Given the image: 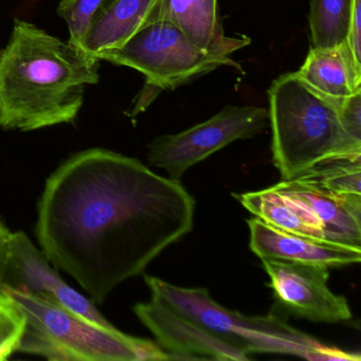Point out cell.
<instances>
[{"mask_svg":"<svg viewBox=\"0 0 361 361\" xmlns=\"http://www.w3.org/2000/svg\"><path fill=\"white\" fill-rule=\"evenodd\" d=\"M194 213L195 200L180 181L135 158L90 149L48 178L35 230L50 263L101 304L191 232Z\"/></svg>","mask_w":361,"mask_h":361,"instance_id":"cell-1","label":"cell"},{"mask_svg":"<svg viewBox=\"0 0 361 361\" xmlns=\"http://www.w3.org/2000/svg\"><path fill=\"white\" fill-rule=\"evenodd\" d=\"M100 60L35 25L14 20L0 50V128L31 132L71 123L86 87L99 82Z\"/></svg>","mask_w":361,"mask_h":361,"instance_id":"cell-2","label":"cell"},{"mask_svg":"<svg viewBox=\"0 0 361 361\" xmlns=\"http://www.w3.org/2000/svg\"><path fill=\"white\" fill-rule=\"evenodd\" d=\"M272 160L283 180L298 178L327 161L361 157V141L342 126V98L321 94L297 73L272 82L269 90Z\"/></svg>","mask_w":361,"mask_h":361,"instance_id":"cell-3","label":"cell"},{"mask_svg":"<svg viewBox=\"0 0 361 361\" xmlns=\"http://www.w3.org/2000/svg\"><path fill=\"white\" fill-rule=\"evenodd\" d=\"M27 319L18 352L63 361L169 360L155 342L88 320L64 306L24 289L3 287Z\"/></svg>","mask_w":361,"mask_h":361,"instance_id":"cell-4","label":"cell"},{"mask_svg":"<svg viewBox=\"0 0 361 361\" xmlns=\"http://www.w3.org/2000/svg\"><path fill=\"white\" fill-rule=\"evenodd\" d=\"M152 297L246 354H285L318 360L323 343L274 314L248 317L211 298L207 288H185L145 276Z\"/></svg>","mask_w":361,"mask_h":361,"instance_id":"cell-5","label":"cell"},{"mask_svg":"<svg viewBox=\"0 0 361 361\" xmlns=\"http://www.w3.org/2000/svg\"><path fill=\"white\" fill-rule=\"evenodd\" d=\"M97 59L139 71L147 78V86L159 90H175L219 67L240 71L230 56L204 51L166 22L145 25L123 46L101 52Z\"/></svg>","mask_w":361,"mask_h":361,"instance_id":"cell-6","label":"cell"},{"mask_svg":"<svg viewBox=\"0 0 361 361\" xmlns=\"http://www.w3.org/2000/svg\"><path fill=\"white\" fill-rule=\"evenodd\" d=\"M269 122L267 109L226 106L202 123L175 135L154 139L149 145V164L180 181L189 169L230 143L263 132Z\"/></svg>","mask_w":361,"mask_h":361,"instance_id":"cell-7","label":"cell"},{"mask_svg":"<svg viewBox=\"0 0 361 361\" xmlns=\"http://www.w3.org/2000/svg\"><path fill=\"white\" fill-rule=\"evenodd\" d=\"M262 263L276 301L285 312L312 322L338 323L352 318L345 297L327 286L329 266L279 259H262Z\"/></svg>","mask_w":361,"mask_h":361,"instance_id":"cell-8","label":"cell"},{"mask_svg":"<svg viewBox=\"0 0 361 361\" xmlns=\"http://www.w3.org/2000/svg\"><path fill=\"white\" fill-rule=\"evenodd\" d=\"M3 287L24 289L102 325H113L92 300L69 286L24 232H12Z\"/></svg>","mask_w":361,"mask_h":361,"instance_id":"cell-9","label":"cell"},{"mask_svg":"<svg viewBox=\"0 0 361 361\" xmlns=\"http://www.w3.org/2000/svg\"><path fill=\"white\" fill-rule=\"evenodd\" d=\"M134 312L151 331L160 348L172 359L249 360L248 354L226 343L204 327L152 297L147 303L135 305Z\"/></svg>","mask_w":361,"mask_h":361,"instance_id":"cell-10","label":"cell"},{"mask_svg":"<svg viewBox=\"0 0 361 361\" xmlns=\"http://www.w3.org/2000/svg\"><path fill=\"white\" fill-rule=\"evenodd\" d=\"M251 251L261 259L323 264L331 267L358 264L361 247L348 246L282 231L257 217L248 219Z\"/></svg>","mask_w":361,"mask_h":361,"instance_id":"cell-11","label":"cell"},{"mask_svg":"<svg viewBox=\"0 0 361 361\" xmlns=\"http://www.w3.org/2000/svg\"><path fill=\"white\" fill-rule=\"evenodd\" d=\"M154 22L174 25L202 50L217 56H230L251 42L225 35L219 0H156L147 24Z\"/></svg>","mask_w":361,"mask_h":361,"instance_id":"cell-12","label":"cell"},{"mask_svg":"<svg viewBox=\"0 0 361 361\" xmlns=\"http://www.w3.org/2000/svg\"><path fill=\"white\" fill-rule=\"evenodd\" d=\"M274 188L304 204L320 221L327 240L361 247V195L331 193L300 179L282 180Z\"/></svg>","mask_w":361,"mask_h":361,"instance_id":"cell-13","label":"cell"},{"mask_svg":"<svg viewBox=\"0 0 361 361\" xmlns=\"http://www.w3.org/2000/svg\"><path fill=\"white\" fill-rule=\"evenodd\" d=\"M155 4L156 0H111L92 18L82 50L97 58L121 47L147 24Z\"/></svg>","mask_w":361,"mask_h":361,"instance_id":"cell-14","label":"cell"},{"mask_svg":"<svg viewBox=\"0 0 361 361\" xmlns=\"http://www.w3.org/2000/svg\"><path fill=\"white\" fill-rule=\"evenodd\" d=\"M297 73L308 85L333 98H348L361 90V66L355 62L348 42L310 48Z\"/></svg>","mask_w":361,"mask_h":361,"instance_id":"cell-15","label":"cell"},{"mask_svg":"<svg viewBox=\"0 0 361 361\" xmlns=\"http://www.w3.org/2000/svg\"><path fill=\"white\" fill-rule=\"evenodd\" d=\"M232 196L251 214L271 227L298 235L327 240L318 219L301 202L284 195L274 187Z\"/></svg>","mask_w":361,"mask_h":361,"instance_id":"cell-16","label":"cell"},{"mask_svg":"<svg viewBox=\"0 0 361 361\" xmlns=\"http://www.w3.org/2000/svg\"><path fill=\"white\" fill-rule=\"evenodd\" d=\"M350 0H312L310 30L312 47L340 45L348 39Z\"/></svg>","mask_w":361,"mask_h":361,"instance_id":"cell-17","label":"cell"},{"mask_svg":"<svg viewBox=\"0 0 361 361\" xmlns=\"http://www.w3.org/2000/svg\"><path fill=\"white\" fill-rule=\"evenodd\" d=\"M361 157L325 162L295 179L335 194L361 195Z\"/></svg>","mask_w":361,"mask_h":361,"instance_id":"cell-18","label":"cell"},{"mask_svg":"<svg viewBox=\"0 0 361 361\" xmlns=\"http://www.w3.org/2000/svg\"><path fill=\"white\" fill-rule=\"evenodd\" d=\"M27 319L12 295L0 290V361L18 352L26 329Z\"/></svg>","mask_w":361,"mask_h":361,"instance_id":"cell-19","label":"cell"},{"mask_svg":"<svg viewBox=\"0 0 361 361\" xmlns=\"http://www.w3.org/2000/svg\"><path fill=\"white\" fill-rule=\"evenodd\" d=\"M109 1L111 0H62L59 4V16L66 23L71 35L69 43L82 50V43L92 18Z\"/></svg>","mask_w":361,"mask_h":361,"instance_id":"cell-20","label":"cell"},{"mask_svg":"<svg viewBox=\"0 0 361 361\" xmlns=\"http://www.w3.org/2000/svg\"><path fill=\"white\" fill-rule=\"evenodd\" d=\"M339 116L348 134L361 141V90L353 96L341 99Z\"/></svg>","mask_w":361,"mask_h":361,"instance_id":"cell-21","label":"cell"},{"mask_svg":"<svg viewBox=\"0 0 361 361\" xmlns=\"http://www.w3.org/2000/svg\"><path fill=\"white\" fill-rule=\"evenodd\" d=\"M346 42L354 56L355 62L361 66V0H350Z\"/></svg>","mask_w":361,"mask_h":361,"instance_id":"cell-22","label":"cell"},{"mask_svg":"<svg viewBox=\"0 0 361 361\" xmlns=\"http://www.w3.org/2000/svg\"><path fill=\"white\" fill-rule=\"evenodd\" d=\"M12 232L7 226L0 221V290L3 288L4 276L7 267L8 255H9L10 240Z\"/></svg>","mask_w":361,"mask_h":361,"instance_id":"cell-23","label":"cell"}]
</instances>
